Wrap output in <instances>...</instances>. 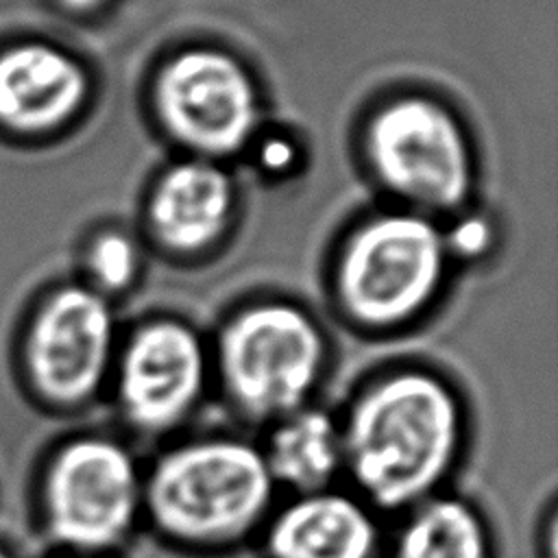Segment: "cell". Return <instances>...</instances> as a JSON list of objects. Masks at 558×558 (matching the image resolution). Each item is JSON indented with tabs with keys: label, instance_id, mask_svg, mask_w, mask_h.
I'll return each instance as SVG.
<instances>
[{
	"label": "cell",
	"instance_id": "6da1fadb",
	"mask_svg": "<svg viewBox=\"0 0 558 558\" xmlns=\"http://www.w3.org/2000/svg\"><path fill=\"white\" fill-rule=\"evenodd\" d=\"M342 475L377 514H401L447 490L471 421L456 388L425 368L366 384L338 416Z\"/></svg>",
	"mask_w": 558,
	"mask_h": 558
},
{
	"label": "cell",
	"instance_id": "7a4b0ae2",
	"mask_svg": "<svg viewBox=\"0 0 558 558\" xmlns=\"http://www.w3.org/2000/svg\"><path fill=\"white\" fill-rule=\"evenodd\" d=\"M277 501L262 447L244 434L174 436L144 466V525L183 554L220 556L257 541Z\"/></svg>",
	"mask_w": 558,
	"mask_h": 558
},
{
	"label": "cell",
	"instance_id": "3957f363",
	"mask_svg": "<svg viewBox=\"0 0 558 558\" xmlns=\"http://www.w3.org/2000/svg\"><path fill=\"white\" fill-rule=\"evenodd\" d=\"M144 466L133 445L107 432H81L46 460L41 523L70 554L111 556L144 525Z\"/></svg>",
	"mask_w": 558,
	"mask_h": 558
},
{
	"label": "cell",
	"instance_id": "277c9868",
	"mask_svg": "<svg viewBox=\"0 0 558 558\" xmlns=\"http://www.w3.org/2000/svg\"><path fill=\"white\" fill-rule=\"evenodd\" d=\"M325 371L318 327L296 307L268 303L235 316L222 331L216 373L231 412L268 427L305 405Z\"/></svg>",
	"mask_w": 558,
	"mask_h": 558
},
{
	"label": "cell",
	"instance_id": "5b68a950",
	"mask_svg": "<svg viewBox=\"0 0 558 558\" xmlns=\"http://www.w3.org/2000/svg\"><path fill=\"white\" fill-rule=\"evenodd\" d=\"M445 242L434 225L414 214L368 222L344 253L340 292L347 310L373 327L416 314L438 288Z\"/></svg>",
	"mask_w": 558,
	"mask_h": 558
},
{
	"label": "cell",
	"instance_id": "8992f818",
	"mask_svg": "<svg viewBox=\"0 0 558 558\" xmlns=\"http://www.w3.org/2000/svg\"><path fill=\"white\" fill-rule=\"evenodd\" d=\"M209 386L198 336L179 323L146 325L126 342L113 373L120 423L137 440H170L192 421Z\"/></svg>",
	"mask_w": 558,
	"mask_h": 558
},
{
	"label": "cell",
	"instance_id": "52a82bcc",
	"mask_svg": "<svg viewBox=\"0 0 558 558\" xmlns=\"http://www.w3.org/2000/svg\"><path fill=\"white\" fill-rule=\"evenodd\" d=\"M368 155L397 194L436 209L464 203L471 157L458 122L438 105L405 98L381 109L368 126Z\"/></svg>",
	"mask_w": 558,
	"mask_h": 558
},
{
	"label": "cell",
	"instance_id": "ba28073f",
	"mask_svg": "<svg viewBox=\"0 0 558 558\" xmlns=\"http://www.w3.org/2000/svg\"><path fill=\"white\" fill-rule=\"evenodd\" d=\"M28 379L44 403L74 410L96 399L113 366V316L87 288H63L31 323Z\"/></svg>",
	"mask_w": 558,
	"mask_h": 558
},
{
	"label": "cell",
	"instance_id": "9c48e42d",
	"mask_svg": "<svg viewBox=\"0 0 558 558\" xmlns=\"http://www.w3.org/2000/svg\"><path fill=\"white\" fill-rule=\"evenodd\" d=\"M155 100L166 129L203 155L235 153L259 118L248 74L218 50H187L172 59L159 74Z\"/></svg>",
	"mask_w": 558,
	"mask_h": 558
},
{
	"label": "cell",
	"instance_id": "30bf717a",
	"mask_svg": "<svg viewBox=\"0 0 558 558\" xmlns=\"http://www.w3.org/2000/svg\"><path fill=\"white\" fill-rule=\"evenodd\" d=\"M264 558H379V514L351 488L327 486L277 501L259 536Z\"/></svg>",
	"mask_w": 558,
	"mask_h": 558
},
{
	"label": "cell",
	"instance_id": "8fae6325",
	"mask_svg": "<svg viewBox=\"0 0 558 558\" xmlns=\"http://www.w3.org/2000/svg\"><path fill=\"white\" fill-rule=\"evenodd\" d=\"M87 96L83 68L48 44H20L0 52V124L44 133L70 120Z\"/></svg>",
	"mask_w": 558,
	"mask_h": 558
},
{
	"label": "cell",
	"instance_id": "7c38bea8",
	"mask_svg": "<svg viewBox=\"0 0 558 558\" xmlns=\"http://www.w3.org/2000/svg\"><path fill=\"white\" fill-rule=\"evenodd\" d=\"M231 183L227 174L203 159L172 166L150 201V220L159 240L177 251L214 242L229 218Z\"/></svg>",
	"mask_w": 558,
	"mask_h": 558
},
{
	"label": "cell",
	"instance_id": "4fadbf2b",
	"mask_svg": "<svg viewBox=\"0 0 558 558\" xmlns=\"http://www.w3.org/2000/svg\"><path fill=\"white\" fill-rule=\"evenodd\" d=\"M259 440L266 466L279 490L301 495L333 486L342 475V447L338 416L305 405L277 418Z\"/></svg>",
	"mask_w": 558,
	"mask_h": 558
},
{
	"label": "cell",
	"instance_id": "5bb4252c",
	"mask_svg": "<svg viewBox=\"0 0 558 558\" xmlns=\"http://www.w3.org/2000/svg\"><path fill=\"white\" fill-rule=\"evenodd\" d=\"M388 558H497V551L482 510L447 488L399 514Z\"/></svg>",
	"mask_w": 558,
	"mask_h": 558
},
{
	"label": "cell",
	"instance_id": "9a60e30c",
	"mask_svg": "<svg viewBox=\"0 0 558 558\" xmlns=\"http://www.w3.org/2000/svg\"><path fill=\"white\" fill-rule=\"evenodd\" d=\"M89 268L100 286L109 290L124 288L137 270L135 248L124 235L107 233L96 240L89 253Z\"/></svg>",
	"mask_w": 558,
	"mask_h": 558
},
{
	"label": "cell",
	"instance_id": "2e32d148",
	"mask_svg": "<svg viewBox=\"0 0 558 558\" xmlns=\"http://www.w3.org/2000/svg\"><path fill=\"white\" fill-rule=\"evenodd\" d=\"M458 235H460V246H464V248H475V246H480L482 244V240H484V225H480V222H469V225H464L460 231H458Z\"/></svg>",
	"mask_w": 558,
	"mask_h": 558
},
{
	"label": "cell",
	"instance_id": "e0dca14e",
	"mask_svg": "<svg viewBox=\"0 0 558 558\" xmlns=\"http://www.w3.org/2000/svg\"><path fill=\"white\" fill-rule=\"evenodd\" d=\"M68 9L72 11H87V9H94L98 7L102 0H61Z\"/></svg>",
	"mask_w": 558,
	"mask_h": 558
},
{
	"label": "cell",
	"instance_id": "ac0fdd59",
	"mask_svg": "<svg viewBox=\"0 0 558 558\" xmlns=\"http://www.w3.org/2000/svg\"><path fill=\"white\" fill-rule=\"evenodd\" d=\"M63 558H113V556H96V554H68Z\"/></svg>",
	"mask_w": 558,
	"mask_h": 558
},
{
	"label": "cell",
	"instance_id": "d6986e66",
	"mask_svg": "<svg viewBox=\"0 0 558 558\" xmlns=\"http://www.w3.org/2000/svg\"><path fill=\"white\" fill-rule=\"evenodd\" d=\"M0 558H13V556H11V554L0 545Z\"/></svg>",
	"mask_w": 558,
	"mask_h": 558
}]
</instances>
